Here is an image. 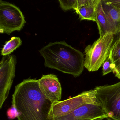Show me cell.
<instances>
[{
  "instance_id": "6da1fadb",
  "label": "cell",
  "mask_w": 120,
  "mask_h": 120,
  "mask_svg": "<svg viewBox=\"0 0 120 120\" xmlns=\"http://www.w3.org/2000/svg\"><path fill=\"white\" fill-rule=\"evenodd\" d=\"M52 104L42 94L36 79H25L15 87L12 107L18 120H54Z\"/></svg>"
},
{
  "instance_id": "7a4b0ae2",
  "label": "cell",
  "mask_w": 120,
  "mask_h": 120,
  "mask_svg": "<svg viewBox=\"0 0 120 120\" xmlns=\"http://www.w3.org/2000/svg\"><path fill=\"white\" fill-rule=\"evenodd\" d=\"M39 52L44 58L46 67L71 74L75 78L80 75L84 70L83 54L65 41L49 43Z\"/></svg>"
},
{
  "instance_id": "3957f363",
  "label": "cell",
  "mask_w": 120,
  "mask_h": 120,
  "mask_svg": "<svg viewBox=\"0 0 120 120\" xmlns=\"http://www.w3.org/2000/svg\"><path fill=\"white\" fill-rule=\"evenodd\" d=\"M114 35L107 33L100 36L92 45L85 49V68L89 72L99 70L109 56L114 39Z\"/></svg>"
},
{
  "instance_id": "277c9868",
  "label": "cell",
  "mask_w": 120,
  "mask_h": 120,
  "mask_svg": "<svg viewBox=\"0 0 120 120\" xmlns=\"http://www.w3.org/2000/svg\"><path fill=\"white\" fill-rule=\"evenodd\" d=\"M97 101L101 104L108 118L120 120V81L112 85L97 86Z\"/></svg>"
},
{
  "instance_id": "5b68a950",
  "label": "cell",
  "mask_w": 120,
  "mask_h": 120,
  "mask_svg": "<svg viewBox=\"0 0 120 120\" xmlns=\"http://www.w3.org/2000/svg\"><path fill=\"white\" fill-rule=\"evenodd\" d=\"M26 23L20 9L13 4L0 1V32L10 34L19 31Z\"/></svg>"
},
{
  "instance_id": "8992f818",
  "label": "cell",
  "mask_w": 120,
  "mask_h": 120,
  "mask_svg": "<svg viewBox=\"0 0 120 120\" xmlns=\"http://www.w3.org/2000/svg\"><path fill=\"white\" fill-rule=\"evenodd\" d=\"M96 94V90L94 89L83 91L67 99L54 102L52 106L53 116L60 117L67 115L83 105L98 102Z\"/></svg>"
},
{
  "instance_id": "52a82bcc",
  "label": "cell",
  "mask_w": 120,
  "mask_h": 120,
  "mask_svg": "<svg viewBox=\"0 0 120 120\" xmlns=\"http://www.w3.org/2000/svg\"><path fill=\"white\" fill-rule=\"evenodd\" d=\"M16 57L4 56L0 63V109L8 97L15 77Z\"/></svg>"
},
{
  "instance_id": "ba28073f",
  "label": "cell",
  "mask_w": 120,
  "mask_h": 120,
  "mask_svg": "<svg viewBox=\"0 0 120 120\" xmlns=\"http://www.w3.org/2000/svg\"><path fill=\"white\" fill-rule=\"evenodd\" d=\"M100 118L108 117L101 104L97 102L83 105L69 114L54 117V120H92Z\"/></svg>"
},
{
  "instance_id": "9c48e42d",
  "label": "cell",
  "mask_w": 120,
  "mask_h": 120,
  "mask_svg": "<svg viewBox=\"0 0 120 120\" xmlns=\"http://www.w3.org/2000/svg\"><path fill=\"white\" fill-rule=\"evenodd\" d=\"M38 80L40 90L47 99L53 103L60 101L62 88L56 75L53 74L43 75Z\"/></svg>"
},
{
  "instance_id": "30bf717a",
  "label": "cell",
  "mask_w": 120,
  "mask_h": 120,
  "mask_svg": "<svg viewBox=\"0 0 120 120\" xmlns=\"http://www.w3.org/2000/svg\"><path fill=\"white\" fill-rule=\"evenodd\" d=\"M101 0H78L76 13L81 20L96 22L97 11Z\"/></svg>"
},
{
  "instance_id": "8fae6325",
  "label": "cell",
  "mask_w": 120,
  "mask_h": 120,
  "mask_svg": "<svg viewBox=\"0 0 120 120\" xmlns=\"http://www.w3.org/2000/svg\"><path fill=\"white\" fill-rule=\"evenodd\" d=\"M96 23L98 26L100 36L107 33L116 35L118 33V26L105 12L100 0L97 11Z\"/></svg>"
},
{
  "instance_id": "7c38bea8",
  "label": "cell",
  "mask_w": 120,
  "mask_h": 120,
  "mask_svg": "<svg viewBox=\"0 0 120 120\" xmlns=\"http://www.w3.org/2000/svg\"><path fill=\"white\" fill-rule=\"evenodd\" d=\"M101 1L105 12L118 26L120 22V0Z\"/></svg>"
},
{
  "instance_id": "4fadbf2b",
  "label": "cell",
  "mask_w": 120,
  "mask_h": 120,
  "mask_svg": "<svg viewBox=\"0 0 120 120\" xmlns=\"http://www.w3.org/2000/svg\"><path fill=\"white\" fill-rule=\"evenodd\" d=\"M112 54L115 68L113 73L116 77H118L120 74V40L116 41L112 45L111 49Z\"/></svg>"
},
{
  "instance_id": "5bb4252c",
  "label": "cell",
  "mask_w": 120,
  "mask_h": 120,
  "mask_svg": "<svg viewBox=\"0 0 120 120\" xmlns=\"http://www.w3.org/2000/svg\"><path fill=\"white\" fill-rule=\"evenodd\" d=\"M22 41L19 37H13L3 46L1 55L3 56L9 55L22 44Z\"/></svg>"
},
{
  "instance_id": "9a60e30c",
  "label": "cell",
  "mask_w": 120,
  "mask_h": 120,
  "mask_svg": "<svg viewBox=\"0 0 120 120\" xmlns=\"http://www.w3.org/2000/svg\"><path fill=\"white\" fill-rule=\"evenodd\" d=\"M115 68V65L111 49L109 56L102 64V75L104 76L111 72H113Z\"/></svg>"
},
{
  "instance_id": "2e32d148",
  "label": "cell",
  "mask_w": 120,
  "mask_h": 120,
  "mask_svg": "<svg viewBox=\"0 0 120 120\" xmlns=\"http://www.w3.org/2000/svg\"><path fill=\"white\" fill-rule=\"evenodd\" d=\"M77 1L78 0H59L60 7L61 9L65 11L72 9L75 10L76 9Z\"/></svg>"
},
{
  "instance_id": "e0dca14e",
  "label": "cell",
  "mask_w": 120,
  "mask_h": 120,
  "mask_svg": "<svg viewBox=\"0 0 120 120\" xmlns=\"http://www.w3.org/2000/svg\"><path fill=\"white\" fill-rule=\"evenodd\" d=\"M8 117L11 118H14L15 117H17L18 114L16 109L14 107H12V109H9L8 112Z\"/></svg>"
},
{
  "instance_id": "ac0fdd59",
  "label": "cell",
  "mask_w": 120,
  "mask_h": 120,
  "mask_svg": "<svg viewBox=\"0 0 120 120\" xmlns=\"http://www.w3.org/2000/svg\"><path fill=\"white\" fill-rule=\"evenodd\" d=\"M119 34V38L120 40V22L118 24V33Z\"/></svg>"
},
{
  "instance_id": "d6986e66",
  "label": "cell",
  "mask_w": 120,
  "mask_h": 120,
  "mask_svg": "<svg viewBox=\"0 0 120 120\" xmlns=\"http://www.w3.org/2000/svg\"><path fill=\"white\" fill-rule=\"evenodd\" d=\"M104 119H105L104 118H98L96 119H93L92 120H103Z\"/></svg>"
},
{
  "instance_id": "ffe728a7",
  "label": "cell",
  "mask_w": 120,
  "mask_h": 120,
  "mask_svg": "<svg viewBox=\"0 0 120 120\" xmlns=\"http://www.w3.org/2000/svg\"><path fill=\"white\" fill-rule=\"evenodd\" d=\"M106 120H113L112 119H111L109 118H107L106 119Z\"/></svg>"
},
{
  "instance_id": "44dd1931",
  "label": "cell",
  "mask_w": 120,
  "mask_h": 120,
  "mask_svg": "<svg viewBox=\"0 0 120 120\" xmlns=\"http://www.w3.org/2000/svg\"><path fill=\"white\" fill-rule=\"evenodd\" d=\"M119 79H120V74L118 76V77H117Z\"/></svg>"
}]
</instances>
